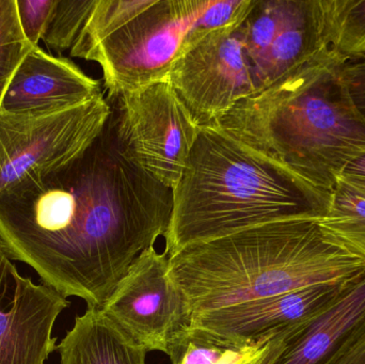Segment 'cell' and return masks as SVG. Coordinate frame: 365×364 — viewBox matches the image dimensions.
<instances>
[{"label": "cell", "mask_w": 365, "mask_h": 364, "mask_svg": "<svg viewBox=\"0 0 365 364\" xmlns=\"http://www.w3.org/2000/svg\"><path fill=\"white\" fill-rule=\"evenodd\" d=\"M173 189L124 156L107 122L72 162L0 192V246L44 286L101 309L133 263L165 236Z\"/></svg>", "instance_id": "cell-1"}, {"label": "cell", "mask_w": 365, "mask_h": 364, "mask_svg": "<svg viewBox=\"0 0 365 364\" xmlns=\"http://www.w3.org/2000/svg\"><path fill=\"white\" fill-rule=\"evenodd\" d=\"M345 61L325 49L212 126L331 192L343 169L365 152V119L343 79Z\"/></svg>", "instance_id": "cell-2"}, {"label": "cell", "mask_w": 365, "mask_h": 364, "mask_svg": "<svg viewBox=\"0 0 365 364\" xmlns=\"http://www.w3.org/2000/svg\"><path fill=\"white\" fill-rule=\"evenodd\" d=\"M319 219H289L186 246L169 256V275L193 316L353 279L365 260L324 233Z\"/></svg>", "instance_id": "cell-3"}, {"label": "cell", "mask_w": 365, "mask_h": 364, "mask_svg": "<svg viewBox=\"0 0 365 364\" xmlns=\"http://www.w3.org/2000/svg\"><path fill=\"white\" fill-rule=\"evenodd\" d=\"M330 199L331 192L227 132L201 126L173 189L164 252L170 256L186 246L270 222L321 219Z\"/></svg>", "instance_id": "cell-4"}, {"label": "cell", "mask_w": 365, "mask_h": 364, "mask_svg": "<svg viewBox=\"0 0 365 364\" xmlns=\"http://www.w3.org/2000/svg\"><path fill=\"white\" fill-rule=\"evenodd\" d=\"M210 4V0H152L121 29L75 58L100 66L107 98L167 78L182 53L218 30Z\"/></svg>", "instance_id": "cell-5"}, {"label": "cell", "mask_w": 365, "mask_h": 364, "mask_svg": "<svg viewBox=\"0 0 365 364\" xmlns=\"http://www.w3.org/2000/svg\"><path fill=\"white\" fill-rule=\"evenodd\" d=\"M108 120L126 158L173 189L181 179L200 126L167 78L107 98Z\"/></svg>", "instance_id": "cell-6"}, {"label": "cell", "mask_w": 365, "mask_h": 364, "mask_svg": "<svg viewBox=\"0 0 365 364\" xmlns=\"http://www.w3.org/2000/svg\"><path fill=\"white\" fill-rule=\"evenodd\" d=\"M110 115L103 93L61 110L0 109V192L81 156L104 130Z\"/></svg>", "instance_id": "cell-7"}, {"label": "cell", "mask_w": 365, "mask_h": 364, "mask_svg": "<svg viewBox=\"0 0 365 364\" xmlns=\"http://www.w3.org/2000/svg\"><path fill=\"white\" fill-rule=\"evenodd\" d=\"M135 344L173 354L193 323L190 303L169 275V256L143 251L101 308Z\"/></svg>", "instance_id": "cell-8"}, {"label": "cell", "mask_w": 365, "mask_h": 364, "mask_svg": "<svg viewBox=\"0 0 365 364\" xmlns=\"http://www.w3.org/2000/svg\"><path fill=\"white\" fill-rule=\"evenodd\" d=\"M240 24L208 32L171 66L169 81L200 128L259 92Z\"/></svg>", "instance_id": "cell-9"}, {"label": "cell", "mask_w": 365, "mask_h": 364, "mask_svg": "<svg viewBox=\"0 0 365 364\" xmlns=\"http://www.w3.org/2000/svg\"><path fill=\"white\" fill-rule=\"evenodd\" d=\"M68 306L53 288L19 275L0 246V364H45L57 350L56 321Z\"/></svg>", "instance_id": "cell-10"}, {"label": "cell", "mask_w": 365, "mask_h": 364, "mask_svg": "<svg viewBox=\"0 0 365 364\" xmlns=\"http://www.w3.org/2000/svg\"><path fill=\"white\" fill-rule=\"evenodd\" d=\"M365 335V269L329 305L272 338L268 364H332Z\"/></svg>", "instance_id": "cell-11"}, {"label": "cell", "mask_w": 365, "mask_h": 364, "mask_svg": "<svg viewBox=\"0 0 365 364\" xmlns=\"http://www.w3.org/2000/svg\"><path fill=\"white\" fill-rule=\"evenodd\" d=\"M355 278L339 284L309 286L278 296L199 314L193 316L192 326L235 343H263L329 305Z\"/></svg>", "instance_id": "cell-12"}, {"label": "cell", "mask_w": 365, "mask_h": 364, "mask_svg": "<svg viewBox=\"0 0 365 364\" xmlns=\"http://www.w3.org/2000/svg\"><path fill=\"white\" fill-rule=\"evenodd\" d=\"M101 81L63 56L32 47L11 77L2 110H61L85 104L102 94Z\"/></svg>", "instance_id": "cell-13"}, {"label": "cell", "mask_w": 365, "mask_h": 364, "mask_svg": "<svg viewBox=\"0 0 365 364\" xmlns=\"http://www.w3.org/2000/svg\"><path fill=\"white\" fill-rule=\"evenodd\" d=\"M57 350L60 364H145L148 354L98 308L76 316Z\"/></svg>", "instance_id": "cell-14"}, {"label": "cell", "mask_w": 365, "mask_h": 364, "mask_svg": "<svg viewBox=\"0 0 365 364\" xmlns=\"http://www.w3.org/2000/svg\"><path fill=\"white\" fill-rule=\"evenodd\" d=\"M328 48L343 59L365 55V0H319Z\"/></svg>", "instance_id": "cell-15"}, {"label": "cell", "mask_w": 365, "mask_h": 364, "mask_svg": "<svg viewBox=\"0 0 365 364\" xmlns=\"http://www.w3.org/2000/svg\"><path fill=\"white\" fill-rule=\"evenodd\" d=\"M268 343H235L192 326L170 359L173 364H252L264 354Z\"/></svg>", "instance_id": "cell-16"}, {"label": "cell", "mask_w": 365, "mask_h": 364, "mask_svg": "<svg viewBox=\"0 0 365 364\" xmlns=\"http://www.w3.org/2000/svg\"><path fill=\"white\" fill-rule=\"evenodd\" d=\"M317 222L330 239L365 260L364 196L338 181L327 213Z\"/></svg>", "instance_id": "cell-17"}, {"label": "cell", "mask_w": 365, "mask_h": 364, "mask_svg": "<svg viewBox=\"0 0 365 364\" xmlns=\"http://www.w3.org/2000/svg\"><path fill=\"white\" fill-rule=\"evenodd\" d=\"M291 2L292 0H255L240 24L244 48L252 64L257 89L259 73L270 47L284 25Z\"/></svg>", "instance_id": "cell-18"}, {"label": "cell", "mask_w": 365, "mask_h": 364, "mask_svg": "<svg viewBox=\"0 0 365 364\" xmlns=\"http://www.w3.org/2000/svg\"><path fill=\"white\" fill-rule=\"evenodd\" d=\"M151 2L152 0H96L91 14L71 48V57L75 58L77 53L121 29Z\"/></svg>", "instance_id": "cell-19"}, {"label": "cell", "mask_w": 365, "mask_h": 364, "mask_svg": "<svg viewBox=\"0 0 365 364\" xmlns=\"http://www.w3.org/2000/svg\"><path fill=\"white\" fill-rule=\"evenodd\" d=\"M96 0H56L43 42L49 51L61 55L78 38Z\"/></svg>", "instance_id": "cell-20"}, {"label": "cell", "mask_w": 365, "mask_h": 364, "mask_svg": "<svg viewBox=\"0 0 365 364\" xmlns=\"http://www.w3.org/2000/svg\"><path fill=\"white\" fill-rule=\"evenodd\" d=\"M32 48L21 32L15 0H0V108L17 66Z\"/></svg>", "instance_id": "cell-21"}, {"label": "cell", "mask_w": 365, "mask_h": 364, "mask_svg": "<svg viewBox=\"0 0 365 364\" xmlns=\"http://www.w3.org/2000/svg\"><path fill=\"white\" fill-rule=\"evenodd\" d=\"M19 26L32 47L43 40L56 0H15Z\"/></svg>", "instance_id": "cell-22"}, {"label": "cell", "mask_w": 365, "mask_h": 364, "mask_svg": "<svg viewBox=\"0 0 365 364\" xmlns=\"http://www.w3.org/2000/svg\"><path fill=\"white\" fill-rule=\"evenodd\" d=\"M342 74L354 104L365 119V55L345 61Z\"/></svg>", "instance_id": "cell-23"}, {"label": "cell", "mask_w": 365, "mask_h": 364, "mask_svg": "<svg viewBox=\"0 0 365 364\" xmlns=\"http://www.w3.org/2000/svg\"><path fill=\"white\" fill-rule=\"evenodd\" d=\"M339 181L365 197V152L354 158L341 172Z\"/></svg>", "instance_id": "cell-24"}, {"label": "cell", "mask_w": 365, "mask_h": 364, "mask_svg": "<svg viewBox=\"0 0 365 364\" xmlns=\"http://www.w3.org/2000/svg\"><path fill=\"white\" fill-rule=\"evenodd\" d=\"M332 364H365V335Z\"/></svg>", "instance_id": "cell-25"}, {"label": "cell", "mask_w": 365, "mask_h": 364, "mask_svg": "<svg viewBox=\"0 0 365 364\" xmlns=\"http://www.w3.org/2000/svg\"><path fill=\"white\" fill-rule=\"evenodd\" d=\"M272 354H274V348H272V339H270L269 343H268L267 348H266L264 354L252 364H268L270 363V360H272Z\"/></svg>", "instance_id": "cell-26"}]
</instances>
